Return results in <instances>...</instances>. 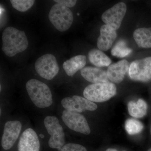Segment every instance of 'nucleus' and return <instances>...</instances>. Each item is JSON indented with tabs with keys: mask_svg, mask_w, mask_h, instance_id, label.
I'll return each instance as SVG.
<instances>
[{
	"mask_svg": "<svg viewBox=\"0 0 151 151\" xmlns=\"http://www.w3.org/2000/svg\"><path fill=\"white\" fill-rule=\"evenodd\" d=\"M2 50L9 57H13L22 52L29 45L27 37L24 31L9 27L4 30L2 36Z\"/></svg>",
	"mask_w": 151,
	"mask_h": 151,
	"instance_id": "nucleus-1",
	"label": "nucleus"
},
{
	"mask_svg": "<svg viewBox=\"0 0 151 151\" xmlns=\"http://www.w3.org/2000/svg\"><path fill=\"white\" fill-rule=\"evenodd\" d=\"M26 88L32 101L38 108H47L52 104L51 90L43 82L37 79H30L27 82Z\"/></svg>",
	"mask_w": 151,
	"mask_h": 151,
	"instance_id": "nucleus-2",
	"label": "nucleus"
},
{
	"mask_svg": "<svg viewBox=\"0 0 151 151\" xmlns=\"http://www.w3.org/2000/svg\"><path fill=\"white\" fill-rule=\"evenodd\" d=\"M116 92V85L108 81L88 85L84 89L83 95L85 98L92 102L102 103L114 97Z\"/></svg>",
	"mask_w": 151,
	"mask_h": 151,
	"instance_id": "nucleus-3",
	"label": "nucleus"
},
{
	"mask_svg": "<svg viewBox=\"0 0 151 151\" xmlns=\"http://www.w3.org/2000/svg\"><path fill=\"white\" fill-rule=\"evenodd\" d=\"M48 18L54 27L61 32L69 29L73 22V13L70 9L59 4L52 7Z\"/></svg>",
	"mask_w": 151,
	"mask_h": 151,
	"instance_id": "nucleus-4",
	"label": "nucleus"
},
{
	"mask_svg": "<svg viewBox=\"0 0 151 151\" xmlns=\"http://www.w3.org/2000/svg\"><path fill=\"white\" fill-rule=\"evenodd\" d=\"M44 124L49 134L50 135L49 146L51 148L61 151L65 144V135L58 119L55 116H47L45 119Z\"/></svg>",
	"mask_w": 151,
	"mask_h": 151,
	"instance_id": "nucleus-5",
	"label": "nucleus"
},
{
	"mask_svg": "<svg viewBox=\"0 0 151 151\" xmlns=\"http://www.w3.org/2000/svg\"><path fill=\"white\" fill-rule=\"evenodd\" d=\"M36 71L41 77L51 80L59 72V68L53 55L46 54L39 58L35 63Z\"/></svg>",
	"mask_w": 151,
	"mask_h": 151,
	"instance_id": "nucleus-6",
	"label": "nucleus"
},
{
	"mask_svg": "<svg viewBox=\"0 0 151 151\" xmlns=\"http://www.w3.org/2000/svg\"><path fill=\"white\" fill-rule=\"evenodd\" d=\"M131 79L147 82L151 80V57L136 60L131 63L129 70Z\"/></svg>",
	"mask_w": 151,
	"mask_h": 151,
	"instance_id": "nucleus-7",
	"label": "nucleus"
},
{
	"mask_svg": "<svg viewBox=\"0 0 151 151\" xmlns=\"http://www.w3.org/2000/svg\"><path fill=\"white\" fill-rule=\"evenodd\" d=\"M62 119L65 125L70 129L85 135L89 134L91 133L86 119L80 113L65 110L62 113Z\"/></svg>",
	"mask_w": 151,
	"mask_h": 151,
	"instance_id": "nucleus-8",
	"label": "nucleus"
},
{
	"mask_svg": "<svg viewBox=\"0 0 151 151\" xmlns=\"http://www.w3.org/2000/svg\"><path fill=\"white\" fill-rule=\"evenodd\" d=\"M127 11V6L125 3H118L103 13L102 20L105 24L116 30L121 27Z\"/></svg>",
	"mask_w": 151,
	"mask_h": 151,
	"instance_id": "nucleus-9",
	"label": "nucleus"
},
{
	"mask_svg": "<svg viewBox=\"0 0 151 151\" xmlns=\"http://www.w3.org/2000/svg\"><path fill=\"white\" fill-rule=\"evenodd\" d=\"M61 104L65 110L79 113L85 111H94L97 108V105L94 102L77 95L63 98L61 100Z\"/></svg>",
	"mask_w": 151,
	"mask_h": 151,
	"instance_id": "nucleus-10",
	"label": "nucleus"
},
{
	"mask_svg": "<svg viewBox=\"0 0 151 151\" xmlns=\"http://www.w3.org/2000/svg\"><path fill=\"white\" fill-rule=\"evenodd\" d=\"M22 127V124L19 121L6 122L1 140L2 147L4 150H9L13 146L19 137Z\"/></svg>",
	"mask_w": 151,
	"mask_h": 151,
	"instance_id": "nucleus-11",
	"label": "nucleus"
},
{
	"mask_svg": "<svg viewBox=\"0 0 151 151\" xmlns=\"http://www.w3.org/2000/svg\"><path fill=\"white\" fill-rule=\"evenodd\" d=\"M40 143L36 133L31 128L23 132L18 144V151H39Z\"/></svg>",
	"mask_w": 151,
	"mask_h": 151,
	"instance_id": "nucleus-12",
	"label": "nucleus"
},
{
	"mask_svg": "<svg viewBox=\"0 0 151 151\" xmlns=\"http://www.w3.org/2000/svg\"><path fill=\"white\" fill-rule=\"evenodd\" d=\"M129 62L125 59L111 64L106 71L108 79L113 83H121L129 71Z\"/></svg>",
	"mask_w": 151,
	"mask_h": 151,
	"instance_id": "nucleus-13",
	"label": "nucleus"
},
{
	"mask_svg": "<svg viewBox=\"0 0 151 151\" xmlns=\"http://www.w3.org/2000/svg\"><path fill=\"white\" fill-rule=\"evenodd\" d=\"M117 37L116 30L106 24L102 26L97 39V47L102 51H107L111 48Z\"/></svg>",
	"mask_w": 151,
	"mask_h": 151,
	"instance_id": "nucleus-14",
	"label": "nucleus"
},
{
	"mask_svg": "<svg viewBox=\"0 0 151 151\" xmlns=\"http://www.w3.org/2000/svg\"><path fill=\"white\" fill-rule=\"evenodd\" d=\"M81 76L86 81L93 84L108 82L107 72L97 68L86 66L81 70Z\"/></svg>",
	"mask_w": 151,
	"mask_h": 151,
	"instance_id": "nucleus-15",
	"label": "nucleus"
},
{
	"mask_svg": "<svg viewBox=\"0 0 151 151\" xmlns=\"http://www.w3.org/2000/svg\"><path fill=\"white\" fill-rule=\"evenodd\" d=\"M86 61L85 55H76L63 63V66L66 74L69 76H72L78 70L84 68Z\"/></svg>",
	"mask_w": 151,
	"mask_h": 151,
	"instance_id": "nucleus-16",
	"label": "nucleus"
},
{
	"mask_svg": "<svg viewBox=\"0 0 151 151\" xmlns=\"http://www.w3.org/2000/svg\"><path fill=\"white\" fill-rule=\"evenodd\" d=\"M133 37L140 47L151 48V27L140 28L135 30Z\"/></svg>",
	"mask_w": 151,
	"mask_h": 151,
	"instance_id": "nucleus-17",
	"label": "nucleus"
},
{
	"mask_svg": "<svg viewBox=\"0 0 151 151\" xmlns=\"http://www.w3.org/2000/svg\"><path fill=\"white\" fill-rule=\"evenodd\" d=\"M88 58L90 62L97 67L109 66L112 62L103 51L97 49H92L89 52Z\"/></svg>",
	"mask_w": 151,
	"mask_h": 151,
	"instance_id": "nucleus-18",
	"label": "nucleus"
},
{
	"mask_svg": "<svg viewBox=\"0 0 151 151\" xmlns=\"http://www.w3.org/2000/svg\"><path fill=\"white\" fill-rule=\"evenodd\" d=\"M129 114L135 118H141L145 116L147 110V105L145 100L140 99L137 102L131 101L128 104Z\"/></svg>",
	"mask_w": 151,
	"mask_h": 151,
	"instance_id": "nucleus-19",
	"label": "nucleus"
},
{
	"mask_svg": "<svg viewBox=\"0 0 151 151\" xmlns=\"http://www.w3.org/2000/svg\"><path fill=\"white\" fill-rule=\"evenodd\" d=\"M132 50L127 46L124 40L119 41L111 50L112 55L119 58H124L129 55L132 52Z\"/></svg>",
	"mask_w": 151,
	"mask_h": 151,
	"instance_id": "nucleus-20",
	"label": "nucleus"
},
{
	"mask_svg": "<svg viewBox=\"0 0 151 151\" xmlns=\"http://www.w3.org/2000/svg\"><path fill=\"white\" fill-rule=\"evenodd\" d=\"M125 126L128 134L131 135L139 134L144 129V126L140 122L133 119H127Z\"/></svg>",
	"mask_w": 151,
	"mask_h": 151,
	"instance_id": "nucleus-21",
	"label": "nucleus"
},
{
	"mask_svg": "<svg viewBox=\"0 0 151 151\" xmlns=\"http://www.w3.org/2000/svg\"><path fill=\"white\" fill-rule=\"evenodd\" d=\"M11 3L14 9L20 12H26L34 4V0H11Z\"/></svg>",
	"mask_w": 151,
	"mask_h": 151,
	"instance_id": "nucleus-22",
	"label": "nucleus"
},
{
	"mask_svg": "<svg viewBox=\"0 0 151 151\" xmlns=\"http://www.w3.org/2000/svg\"><path fill=\"white\" fill-rule=\"evenodd\" d=\"M60 151H87L84 146L78 144L69 143L63 146Z\"/></svg>",
	"mask_w": 151,
	"mask_h": 151,
	"instance_id": "nucleus-23",
	"label": "nucleus"
},
{
	"mask_svg": "<svg viewBox=\"0 0 151 151\" xmlns=\"http://www.w3.org/2000/svg\"><path fill=\"white\" fill-rule=\"evenodd\" d=\"M54 1L57 4L63 5L68 8H71L75 6L77 1L76 0H54Z\"/></svg>",
	"mask_w": 151,
	"mask_h": 151,
	"instance_id": "nucleus-24",
	"label": "nucleus"
},
{
	"mask_svg": "<svg viewBox=\"0 0 151 151\" xmlns=\"http://www.w3.org/2000/svg\"><path fill=\"white\" fill-rule=\"evenodd\" d=\"M105 151H117V150L115 149L109 148L107 149Z\"/></svg>",
	"mask_w": 151,
	"mask_h": 151,
	"instance_id": "nucleus-25",
	"label": "nucleus"
},
{
	"mask_svg": "<svg viewBox=\"0 0 151 151\" xmlns=\"http://www.w3.org/2000/svg\"><path fill=\"white\" fill-rule=\"evenodd\" d=\"M40 137L41 138H43L44 137V136L43 134H40Z\"/></svg>",
	"mask_w": 151,
	"mask_h": 151,
	"instance_id": "nucleus-26",
	"label": "nucleus"
},
{
	"mask_svg": "<svg viewBox=\"0 0 151 151\" xmlns=\"http://www.w3.org/2000/svg\"><path fill=\"white\" fill-rule=\"evenodd\" d=\"M147 151H151V148L149 149Z\"/></svg>",
	"mask_w": 151,
	"mask_h": 151,
	"instance_id": "nucleus-27",
	"label": "nucleus"
},
{
	"mask_svg": "<svg viewBox=\"0 0 151 151\" xmlns=\"http://www.w3.org/2000/svg\"><path fill=\"white\" fill-rule=\"evenodd\" d=\"M77 14V15L79 16V14H79V13H78Z\"/></svg>",
	"mask_w": 151,
	"mask_h": 151,
	"instance_id": "nucleus-28",
	"label": "nucleus"
},
{
	"mask_svg": "<svg viewBox=\"0 0 151 151\" xmlns=\"http://www.w3.org/2000/svg\"></svg>",
	"mask_w": 151,
	"mask_h": 151,
	"instance_id": "nucleus-29",
	"label": "nucleus"
},
{
	"mask_svg": "<svg viewBox=\"0 0 151 151\" xmlns=\"http://www.w3.org/2000/svg\"></svg>",
	"mask_w": 151,
	"mask_h": 151,
	"instance_id": "nucleus-30",
	"label": "nucleus"
}]
</instances>
